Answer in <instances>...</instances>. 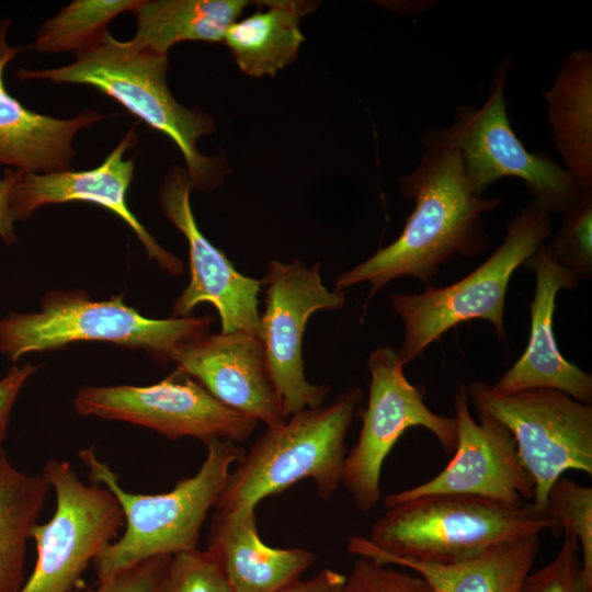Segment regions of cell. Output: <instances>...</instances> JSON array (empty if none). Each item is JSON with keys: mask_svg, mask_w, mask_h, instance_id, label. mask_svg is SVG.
Here are the masks:
<instances>
[{"mask_svg": "<svg viewBox=\"0 0 592 592\" xmlns=\"http://www.w3.org/2000/svg\"><path fill=\"white\" fill-rule=\"evenodd\" d=\"M544 99L563 168L581 191L592 190V52H569Z\"/></svg>", "mask_w": 592, "mask_h": 592, "instance_id": "cell-22", "label": "cell"}, {"mask_svg": "<svg viewBox=\"0 0 592 592\" xmlns=\"http://www.w3.org/2000/svg\"><path fill=\"white\" fill-rule=\"evenodd\" d=\"M415 168L400 180L403 196L414 202L396 240L335 278L334 291L369 283L364 310L391 281L409 276L426 285L455 255L473 258L489 246L482 215L502 205L499 196L474 193L457 150L422 143Z\"/></svg>", "mask_w": 592, "mask_h": 592, "instance_id": "cell-1", "label": "cell"}, {"mask_svg": "<svg viewBox=\"0 0 592 592\" xmlns=\"http://www.w3.org/2000/svg\"><path fill=\"white\" fill-rule=\"evenodd\" d=\"M171 361L221 403L267 428L287 419L258 335L207 332L179 345Z\"/></svg>", "mask_w": 592, "mask_h": 592, "instance_id": "cell-16", "label": "cell"}, {"mask_svg": "<svg viewBox=\"0 0 592 592\" xmlns=\"http://www.w3.org/2000/svg\"><path fill=\"white\" fill-rule=\"evenodd\" d=\"M192 187L186 171L173 167L159 192L166 217L182 232L189 246L191 280L174 300L171 318L191 317L197 305L207 303L219 315L220 332L242 331L259 337L258 296L264 278L241 274L202 234L191 206Z\"/></svg>", "mask_w": 592, "mask_h": 592, "instance_id": "cell-15", "label": "cell"}, {"mask_svg": "<svg viewBox=\"0 0 592 592\" xmlns=\"http://www.w3.org/2000/svg\"><path fill=\"white\" fill-rule=\"evenodd\" d=\"M400 568V567H399ZM341 592H434L419 574L380 565L369 559H357Z\"/></svg>", "mask_w": 592, "mask_h": 592, "instance_id": "cell-31", "label": "cell"}, {"mask_svg": "<svg viewBox=\"0 0 592 592\" xmlns=\"http://www.w3.org/2000/svg\"><path fill=\"white\" fill-rule=\"evenodd\" d=\"M251 15L235 21L226 31L225 43L239 67L250 77H274L292 64L305 41L301 18L316 4L298 0L261 1Z\"/></svg>", "mask_w": 592, "mask_h": 592, "instance_id": "cell-23", "label": "cell"}, {"mask_svg": "<svg viewBox=\"0 0 592 592\" xmlns=\"http://www.w3.org/2000/svg\"><path fill=\"white\" fill-rule=\"evenodd\" d=\"M249 3L246 0H139L132 11L137 20L132 41L163 55L180 42H223L228 27Z\"/></svg>", "mask_w": 592, "mask_h": 592, "instance_id": "cell-24", "label": "cell"}, {"mask_svg": "<svg viewBox=\"0 0 592 592\" xmlns=\"http://www.w3.org/2000/svg\"><path fill=\"white\" fill-rule=\"evenodd\" d=\"M356 537L349 538L350 554L410 570L434 592H519L539 550V535H530L497 545L471 559L444 565L384 556L364 547Z\"/></svg>", "mask_w": 592, "mask_h": 592, "instance_id": "cell-21", "label": "cell"}, {"mask_svg": "<svg viewBox=\"0 0 592 592\" xmlns=\"http://www.w3.org/2000/svg\"><path fill=\"white\" fill-rule=\"evenodd\" d=\"M73 407L82 417L133 423L170 440L195 437L205 445L215 440L242 442L258 424L178 368L149 386H84L78 390Z\"/></svg>", "mask_w": 592, "mask_h": 592, "instance_id": "cell-12", "label": "cell"}, {"mask_svg": "<svg viewBox=\"0 0 592 592\" xmlns=\"http://www.w3.org/2000/svg\"><path fill=\"white\" fill-rule=\"evenodd\" d=\"M545 509L550 531L577 540L583 570L592 578V488L561 476L550 487Z\"/></svg>", "mask_w": 592, "mask_h": 592, "instance_id": "cell-27", "label": "cell"}, {"mask_svg": "<svg viewBox=\"0 0 592 592\" xmlns=\"http://www.w3.org/2000/svg\"><path fill=\"white\" fill-rule=\"evenodd\" d=\"M10 21L0 24V164L26 173L70 170L76 156L72 141L79 130L104 116L83 110L70 118H55L25 107L5 88L4 70L21 50L7 44Z\"/></svg>", "mask_w": 592, "mask_h": 592, "instance_id": "cell-19", "label": "cell"}, {"mask_svg": "<svg viewBox=\"0 0 592 592\" xmlns=\"http://www.w3.org/2000/svg\"><path fill=\"white\" fill-rule=\"evenodd\" d=\"M37 369V365L30 363L22 366L13 364L0 378V445L7 437L13 405L25 383Z\"/></svg>", "mask_w": 592, "mask_h": 592, "instance_id": "cell-33", "label": "cell"}, {"mask_svg": "<svg viewBox=\"0 0 592 592\" xmlns=\"http://www.w3.org/2000/svg\"><path fill=\"white\" fill-rule=\"evenodd\" d=\"M522 266L535 274L528 342L521 357L491 386L492 390L508 395L548 388L591 403L592 375L563 357L554 332L558 293L573 291L580 282L551 257L546 244H542Z\"/></svg>", "mask_w": 592, "mask_h": 592, "instance_id": "cell-18", "label": "cell"}, {"mask_svg": "<svg viewBox=\"0 0 592 592\" xmlns=\"http://www.w3.org/2000/svg\"><path fill=\"white\" fill-rule=\"evenodd\" d=\"M476 411L501 422L512 434L533 483L532 505L546 513L553 483L567 470L592 475V406L556 389L501 395L491 385H466Z\"/></svg>", "mask_w": 592, "mask_h": 592, "instance_id": "cell-9", "label": "cell"}, {"mask_svg": "<svg viewBox=\"0 0 592 592\" xmlns=\"http://www.w3.org/2000/svg\"><path fill=\"white\" fill-rule=\"evenodd\" d=\"M42 475L55 492L56 506L48 522L32 530L36 561L19 592H70L112 543L124 515L109 489L84 483L69 462L50 459Z\"/></svg>", "mask_w": 592, "mask_h": 592, "instance_id": "cell-11", "label": "cell"}, {"mask_svg": "<svg viewBox=\"0 0 592 592\" xmlns=\"http://www.w3.org/2000/svg\"><path fill=\"white\" fill-rule=\"evenodd\" d=\"M551 257L579 281L592 277V190L582 191L546 244Z\"/></svg>", "mask_w": 592, "mask_h": 592, "instance_id": "cell-28", "label": "cell"}, {"mask_svg": "<svg viewBox=\"0 0 592 592\" xmlns=\"http://www.w3.org/2000/svg\"><path fill=\"white\" fill-rule=\"evenodd\" d=\"M139 0H76L61 9L39 29L35 48L43 53L73 52L94 43L110 22L133 11Z\"/></svg>", "mask_w": 592, "mask_h": 592, "instance_id": "cell-26", "label": "cell"}, {"mask_svg": "<svg viewBox=\"0 0 592 592\" xmlns=\"http://www.w3.org/2000/svg\"><path fill=\"white\" fill-rule=\"evenodd\" d=\"M364 392L352 387L328 406L304 409L267 428L229 473L217 510L255 509L304 479L322 500L342 483L346 435Z\"/></svg>", "mask_w": 592, "mask_h": 592, "instance_id": "cell-5", "label": "cell"}, {"mask_svg": "<svg viewBox=\"0 0 592 592\" xmlns=\"http://www.w3.org/2000/svg\"><path fill=\"white\" fill-rule=\"evenodd\" d=\"M172 556H157L145 560L88 592H160Z\"/></svg>", "mask_w": 592, "mask_h": 592, "instance_id": "cell-32", "label": "cell"}, {"mask_svg": "<svg viewBox=\"0 0 592 592\" xmlns=\"http://www.w3.org/2000/svg\"><path fill=\"white\" fill-rule=\"evenodd\" d=\"M320 263L308 267L300 260L269 262L264 278L265 309L260 316L259 338L286 418L321 406L327 385H315L305 376L303 335L311 315L337 310L345 303L344 292L329 291L321 281Z\"/></svg>", "mask_w": 592, "mask_h": 592, "instance_id": "cell-13", "label": "cell"}, {"mask_svg": "<svg viewBox=\"0 0 592 592\" xmlns=\"http://www.w3.org/2000/svg\"><path fill=\"white\" fill-rule=\"evenodd\" d=\"M43 475L15 468L0 445V592L23 587L26 543L49 490Z\"/></svg>", "mask_w": 592, "mask_h": 592, "instance_id": "cell-25", "label": "cell"}, {"mask_svg": "<svg viewBox=\"0 0 592 592\" xmlns=\"http://www.w3.org/2000/svg\"><path fill=\"white\" fill-rule=\"evenodd\" d=\"M546 513L531 502L510 505L466 494H430L392 506L361 544L384 556L456 563L517 538L550 530Z\"/></svg>", "mask_w": 592, "mask_h": 592, "instance_id": "cell-4", "label": "cell"}, {"mask_svg": "<svg viewBox=\"0 0 592 592\" xmlns=\"http://www.w3.org/2000/svg\"><path fill=\"white\" fill-rule=\"evenodd\" d=\"M206 550L219 565L231 592H277L299 580L316 560L308 549L264 544L255 509L218 510L210 521Z\"/></svg>", "mask_w": 592, "mask_h": 592, "instance_id": "cell-20", "label": "cell"}, {"mask_svg": "<svg viewBox=\"0 0 592 592\" xmlns=\"http://www.w3.org/2000/svg\"><path fill=\"white\" fill-rule=\"evenodd\" d=\"M512 58L503 57L492 71L481 106L458 105L448 126L429 129L422 143L457 150L475 194L506 177L523 181L531 203L549 215H565L582 191L553 157L528 151L514 133L504 99Z\"/></svg>", "mask_w": 592, "mask_h": 592, "instance_id": "cell-8", "label": "cell"}, {"mask_svg": "<svg viewBox=\"0 0 592 592\" xmlns=\"http://www.w3.org/2000/svg\"><path fill=\"white\" fill-rule=\"evenodd\" d=\"M467 386L454 397L457 441L454 456L433 478L386 497V508L430 494H466L510 505L533 499V483L523 467L511 432L492 417L469 410Z\"/></svg>", "mask_w": 592, "mask_h": 592, "instance_id": "cell-14", "label": "cell"}, {"mask_svg": "<svg viewBox=\"0 0 592 592\" xmlns=\"http://www.w3.org/2000/svg\"><path fill=\"white\" fill-rule=\"evenodd\" d=\"M213 317L150 319L123 296L92 300L82 291H52L38 312H11L0 320V352L14 364L31 352L78 341H104L141 349L166 366L181 344L208 332Z\"/></svg>", "mask_w": 592, "mask_h": 592, "instance_id": "cell-7", "label": "cell"}, {"mask_svg": "<svg viewBox=\"0 0 592 592\" xmlns=\"http://www.w3.org/2000/svg\"><path fill=\"white\" fill-rule=\"evenodd\" d=\"M244 453L231 441H212L194 476L180 479L168 492L144 494L123 489L93 447L82 449L79 457L91 480L114 494L126 521L118 540L109 544L93 561L98 582L150 558L195 549L209 509L216 506L231 466Z\"/></svg>", "mask_w": 592, "mask_h": 592, "instance_id": "cell-3", "label": "cell"}, {"mask_svg": "<svg viewBox=\"0 0 592 592\" xmlns=\"http://www.w3.org/2000/svg\"><path fill=\"white\" fill-rule=\"evenodd\" d=\"M519 592H592V578L583 570L577 540L563 536L554 559L536 571L530 572Z\"/></svg>", "mask_w": 592, "mask_h": 592, "instance_id": "cell-29", "label": "cell"}, {"mask_svg": "<svg viewBox=\"0 0 592 592\" xmlns=\"http://www.w3.org/2000/svg\"><path fill=\"white\" fill-rule=\"evenodd\" d=\"M21 172L16 169H7L0 179V238L7 244H11L16 240L15 220L11 213L10 197Z\"/></svg>", "mask_w": 592, "mask_h": 592, "instance_id": "cell-34", "label": "cell"}, {"mask_svg": "<svg viewBox=\"0 0 592 592\" xmlns=\"http://www.w3.org/2000/svg\"><path fill=\"white\" fill-rule=\"evenodd\" d=\"M553 235L550 215L528 202L506 224L502 243L479 266L457 282L421 293L390 295V304L403 323L397 351L403 365L421 356L441 337L471 320L489 322L500 341L505 340V297L513 273Z\"/></svg>", "mask_w": 592, "mask_h": 592, "instance_id": "cell-6", "label": "cell"}, {"mask_svg": "<svg viewBox=\"0 0 592 592\" xmlns=\"http://www.w3.org/2000/svg\"><path fill=\"white\" fill-rule=\"evenodd\" d=\"M137 143L132 127L100 166L82 171L50 173L21 172L10 197L14 220H24L45 205L68 202H88L111 210L135 232L150 259L172 275L183 272V263L163 249L141 225L127 204V193L134 177L133 159L125 152Z\"/></svg>", "mask_w": 592, "mask_h": 592, "instance_id": "cell-17", "label": "cell"}, {"mask_svg": "<svg viewBox=\"0 0 592 592\" xmlns=\"http://www.w3.org/2000/svg\"><path fill=\"white\" fill-rule=\"evenodd\" d=\"M346 576L332 569H325L311 579L297 580L277 592H341Z\"/></svg>", "mask_w": 592, "mask_h": 592, "instance_id": "cell-35", "label": "cell"}, {"mask_svg": "<svg viewBox=\"0 0 592 592\" xmlns=\"http://www.w3.org/2000/svg\"><path fill=\"white\" fill-rule=\"evenodd\" d=\"M403 366L390 346L375 349L367 360V407L358 440L346 454L342 473V483L361 512H369L379 503L383 465L407 430H428L447 454L456 447L455 418L433 412L424 402V388L409 383Z\"/></svg>", "mask_w": 592, "mask_h": 592, "instance_id": "cell-10", "label": "cell"}, {"mask_svg": "<svg viewBox=\"0 0 592 592\" xmlns=\"http://www.w3.org/2000/svg\"><path fill=\"white\" fill-rule=\"evenodd\" d=\"M75 56L76 60L69 65L19 69L15 76L20 80L84 84L99 90L174 143L193 187L210 190L221 182L224 161L206 157L197 149V140L214 130V122L202 111L186 109L173 98L166 80L167 55L132 39L118 41L106 31Z\"/></svg>", "mask_w": 592, "mask_h": 592, "instance_id": "cell-2", "label": "cell"}, {"mask_svg": "<svg viewBox=\"0 0 592 592\" xmlns=\"http://www.w3.org/2000/svg\"><path fill=\"white\" fill-rule=\"evenodd\" d=\"M160 592H231V589L213 556L195 548L172 556Z\"/></svg>", "mask_w": 592, "mask_h": 592, "instance_id": "cell-30", "label": "cell"}]
</instances>
